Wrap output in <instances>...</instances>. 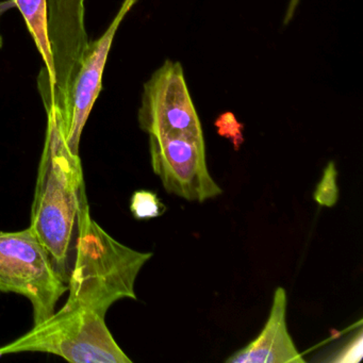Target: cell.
Wrapping results in <instances>:
<instances>
[{
    "instance_id": "obj_1",
    "label": "cell",
    "mask_w": 363,
    "mask_h": 363,
    "mask_svg": "<svg viewBox=\"0 0 363 363\" xmlns=\"http://www.w3.org/2000/svg\"><path fill=\"white\" fill-rule=\"evenodd\" d=\"M75 260L69 272V294L59 310L65 315L105 323L108 310L121 299H137L135 286L152 252L116 241L91 216L88 197L80 206Z\"/></svg>"
},
{
    "instance_id": "obj_2",
    "label": "cell",
    "mask_w": 363,
    "mask_h": 363,
    "mask_svg": "<svg viewBox=\"0 0 363 363\" xmlns=\"http://www.w3.org/2000/svg\"><path fill=\"white\" fill-rule=\"evenodd\" d=\"M48 129L31 206L29 228L46 248L61 277L69 280V260L80 206L86 197L79 154L72 152L54 108L46 110Z\"/></svg>"
},
{
    "instance_id": "obj_3",
    "label": "cell",
    "mask_w": 363,
    "mask_h": 363,
    "mask_svg": "<svg viewBox=\"0 0 363 363\" xmlns=\"http://www.w3.org/2000/svg\"><path fill=\"white\" fill-rule=\"evenodd\" d=\"M67 291V282L30 228L0 231V292L26 297L33 306V324L52 316Z\"/></svg>"
},
{
    "instance_id": "obj_4",
    "label": "cell",
    "mask_w": 363,
    "mask_h": 363,
    "mask_svg": "<svg viewBox=\"0 0 363 363\" xmlns=\"http://www.w3.org/2000/svg\"><path fill=\"white\" fill-rule=\"evenodd\" d=\"M31 352L56 354L74 363L133 362L108 326H90L55 313L18 339L0 346V357Z\"/></svg>"
},
{
    "instance_id": "obj_5",
    "label": "cell",
    "mask_w": 363,
    "mask_h": 363,
    "mask_svg": "<svg viewBox=\"0 0 363 363\" xmlns=\"http://www.w3.org/2000/svg\"><path fill=\"white\" fill-rule=\"evenodd\" d=\"M138 118L148 135L205 140L179 62L165 61L145 82Z\"/></svg>"
},
{
    "instance_id": "obj_6",
    "label": "cell",
    "mask_w": 363,
    "mask_h": 363,
    "mask_svg": "<svg viewBox=\"0 0 363 363\" xmlns=\"http://www.w3.org/2000/svg\"><path fill=\"white\" fill-rule=\"evenodd\" d=\"M150 154L152 171L169 194L197 203L222 195L208 169L205 140L150 135Z\"/></svg>"
},
{
    "instance_id": "obj_7",
    "label": "cell",
    "mask_w": 363,
    "mask_h": 363,
    "mask_svg": "<svg viewBox=\"0 0 363 363\" xmlns=\"http://www.w3.org/2000/svg\"><path fill=\"white\" fill-rule=\"evenodd\" d=\"M137 1L138 0H124L120 11L106 33L99 40L89 44L84 65L74 88L71 121L65 133L67 145L75 154H79L82 131L88 122L93 106L103 89L104 71L116 31Z\"/></svg>"
},
{
    "instance_id": "obj_8",
    "label": "cell",
    "mask_w": 363,
    "mask_h": 363,
    "mask_svg": "<svg viewBox=\"0 0 363 363\" xmlns=\"http://www.w3.org/2000/svg\"><path fill=\"white\" fill-rule=\"evenodd\" d=\"M288 297L279 286L274 293L269 318L260 335L245 347L231 354L228 363H305L286 325Z\"/></svg>"
},
{
    "instance_id": "obj_9",
    "label": "cell",
    "mask_w": 363,
    "mask_h": 363,
    "mask_svg": "<svg viewBox=\"0 0 363 363\" xmlns=\"http://www.w3.org/2000/svg\"><path fill=\"white\" fill-rule=\"evenodd\" d=\"M18 8L26 23L29 33L43 59L44 67L38 76V90L43 99L52 86L54 76L52 48L48 37V0H7L0 3V16Z\"/></svg>"
},
{
    "instance_id": "obj_10",
    "label": "cell",
    "mask_w": 363,
    "mask_h": 363,
    "mask_svg": "<svg viewBox=\"0 0 363 363\" xmlns=\"http://www.w3.org/2000/svg\"><path fill=\"white\" fill-rule=\"evenodd\" d=\"M167 208L152 191L139 190L130 199V211L135 220H145L159 218L167 212Z\"/></svg>"
},
{
    "instance_id": "obj_11",
    "label": "cell",
    "mask_w": 363,
    "mask_h": 363,
    "mask_svg": "<svg viewBox=\"0 0 363 363\" xmlns=\"http://www.w3.org/2000/svg\"><path fill=\"white\" fill-rule=\"evenodd\" d=\"M337 172L335 163L329 162L323 173L322 179L318 182L314 192V199L318 205L333 207L339 199L337 188Z\"/></svg>"
},
{
    "instance_id": "obj_12",
    "label": "cell",
    "mask_w": 363,
    "mask_h": 363,
    "mask_svg": "<svg viewBox=\"0 0 363 363\" xmlns=\"http://www.w3.org/2000/svg\"><path fill=\"white\" fill-rule=\"evenodd\" d=\"M299 1H301V0H290L288 9H286V18H284V25L289 24L290 21L292 20L293 16L295 14V10H296Z\"/></svg>"
},
{
    "instance_id": "obj_13",
    "label": "cell",
    "mask_w": 363,
    "mask_h": 363,
    "mask_svg": "<svg viewBox=\"0 0 363 363\" xmlns=\"http://www.w3.org/2000/svg\"><path fill=\"white\" fill-rule=\"evenodd\" d=\"M3 45H4L3 37H1V35H0V48H3Z\"/></svg>"
}]
</instances>
